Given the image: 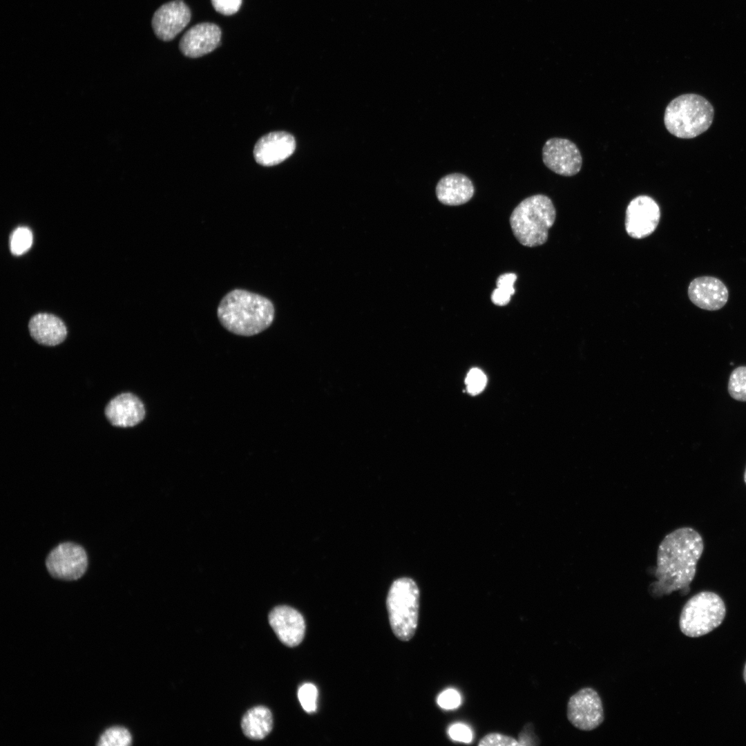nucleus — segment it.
<instances>
[{
	"label": "nucleus",
	"mask_w": 746,
	"mask_h": 746,
	"mask_svg": "<svg viewBox=\"0 0 746 746\" xmlns=\"http://www.w3.org/2000/svg\"><path fill=\"white\" fill-rule=\"evenodd\" d=\"M703 550L702 536L692 528L682 527L667 534L658 548L656 580L649 587L651 595L661 597L689 589Z\"/></svg>",
	"instance_id": "f257e3e1"
},
{
	"label": "nucleus",
	"mask_w": 746,
	"mask_h": 746,
	"mask_svg": "<svg viewBox=\"0 0 746 746\" xmlns=\"http://www.w3.org/2000/svg\"><path fill=\"white\" fill-rule=\"evenodd\" d=\"M274 307L267 298L242 289L228 292L220 300L217 315L230 332L244 336L267 329L274 318Z\"/></svg>",
	"instance_id": "f03ea898"
},
{
	"label": "nucleus",
	"mask_w": 746,
	"mask_h": 746,
	"mask_svg": "<svg viewBox=\"0 0 746 746\" xmlns=\"http://www.w3.org/2000/svg\"><path fill=\"white\" fill-rule=\"evenodd\" d=\"M555 218V208L550 198L537 194L525 198L514 209L510 224L519 243L533 247L546 242Z\"/></svg>",
	"instance_id": "7ed1b4c3"
},
{
	"label": "nucleus",
	"mask_w": 746,
	"mask_h": 746,
	"mask_svg": "<svg viewBox=\"0 0 746 746\" xmlns=\"http://www.w3.org/2000/svg\"><path fill=\"white\" fill-rule=\"evenodd\" d=\"M714 111L711 104L701 95L683 94L667 106L664 124L673 135L682 139L694 138L711 125Z\"/></svg>",
	"instance_id": "20e7f679"
},
{
	"label": "nucleus",
	"mask_w": 746,
	"mask_h": 746,
	"mask_svg": "<svg viewBox=\"0 0 746 746\" xmlns=\"http://www.w3.org/2000/svg\"><path fill=\"white\" fill-rule=\"evenodd\" d=\"M390 624L401 641L411 640L416 632L419 611V590L410 577H401L392 584L386 600Z\"/></svg>",
	"instance_id": "39448f33"
},
{
	"label": "nucleus",
	"mask_w": 746,
	"mask_h": 746,
	"mask_svg": "<svg viewBox=\"0 0 746 746\" xmlns=\"http://www.w3.org/2000/svg\"><path fill=\"white\" fill-rule=\"evenodd\" d=\"M726 608L722 598L711 591H701L684 605L679 620L683 634L697 638L716 629L723 621Z\"/></svg>",
	"instance_id": "423d86ee"
},
{
	"label": "nucleus",
	"mask_w": 746,
	"mask_h": 746,
	"mask_svg": "<svg viewBox=\"0 0 746 746\" xmlns=\"http://www.w3.org/2000/svg\"><path fill=\"white\" fill-rule=\"evenodd\" d=\"M46 566L50 575L62 580L80 578L88 567V557L84 548L74 542H63L48 555Z\"/></svg>",
	"instance_id": "0eeeda50"
},
{
	"label": "nucleus",
	"mask_w": 746,
	"mask_h": 746,
	"mask_svg": "<svg viewBox=\"0 0 746 746\" xmlns=\"http://www.w3.org/2000/svg\"><path fill=\"white\" fill-rule=\"evenodd\" d=\"M567 718L582 731H591L600 726L604 720V711L597 692L586 687L573 695L567 704Z\"/></svg>",
	"instance_id": "6e6552de"
},
{
	"label": "nucleus",
	"mask_w": 746,
	"mask_h": 746,
	"mask_svg": "<svg viewBox=\"0 0 746 746\" xmlns=\"http://www.w3.org/2000/svg\"><path fill=\"white\" fill-rule=\"evenodd\" d=\"M660 218V210L657 202L648 195H638L629 202L626 209L627 233L633 238H646L656 229Z\"/></svg>",
	"instance_id": "1a4fd4ad"
},
{
	"label": "nucleus",
	"mask_w": 746,
	"mask_h": 746,
	"mask_svg": "<svg viewBox=\"0 0 746 746\" xmlns=\"http://www.w3.org/2000/svg\"><path fill=\"white\" fill-rule=\"evenodd\" d=\"M543 162L554 173L573 176L582 168V157L578 147L572 141L560 137L548 140L542 149Z\"/></svg>",
	"instance_id": "9d476101"
},
{
	"label": "nucleus",
	"mask_w": 746,
	"mask_h": 746,
	"mask_svg": "<svg viewBox=\"0 0 746 746\" xmlns=\"http://www.w3.org/2000/svg\"><path fill=\"white\" fill-rule=\"evenodd\" d=\"M191 14L182 0H174L160 6L154 13L152 27L161 40L173 39L189 23Z\"/></svg>",
	"instance_id": "9b49d317"
},
{
	"label": "nucleus",
	"mask_w": 746,
	"mask_h": 746,
	"mask_svg": "<svg viewBox=\"0 0 746 746\" xmlns=\"http://www.w3.org/2000/svg\"><path fill=\"white\" fill-rule=\"evenodd\" d=\"M268 620L283 644L294 647L302 642L305 633V621L296 609L286 605L276 606L270 611Z\"/></svg>",
	"instance_id": "f8f14e48"
},
{
	"label": "nucleus",
	"mask_w": 746,
	"mask_h": 746,
	"mask_svg": "<svg viewBox=\"0 0 746 746\" xmlns=\"http://www.w3.org/2000/svg\"><path fill=\"white\" fill-rule=\"evenodd\" d=\"M687 292L693 304L707 311L720 309L729 298V291L724 283L709 276H699L692 280Z\"/></svg>",
	"instance_id": "ddd939ff"
},
{
	"label": "nucleus",
	"mask_w": 746,
	"mask_h": 746,
	"mask_svg": "<svg viewBox=\"0 0 746 746\" xmlns=\"http://www.w3.org/2000/svg\"><path fill=\"white\" fill-rule=\"evenodd\" d=\"M221 36V30L218 25L209 22L200 23L190 28L184 34L179 48L186 57H200L218 48Z\"/></svg>",
	"instance_id": "4468645a"
},
{
	"label": "nucleus",
	"mask_w": 746,
	"mask_h": 746,
	"mask_svg": "<svg viewBox=\"0 0 746 746\" xmlns=\"http://www.w3.org/2000/svg\"><path fill=\"white\" fill-rule=\"evenodd\" d=\"M105 417L116 427L128 428L141 423L146 415L143 402L135 394L123 392L111 399L105 407Z\"/></svg>",
	"instance_id": "2eb2a0df"
},
{
	"label": "nucleus",
	"mask_w": 746,
	"mask_h": 746,
	"mask_svg": "<svg viewBox=\"0 0 746 746\" xmlns=\"http://www.w3.org/2000/svg\"><path fill=\"white\" fill-rule=\"evenodd\" d=\"M295 149L293 135L284 131L272 132L258 140L254 146V157L259 164L270 166L288 158Z\"/></svg>",
	"instance_id": "dca6fc26"
},
{
	"label": "nucleus",
	"mask_w": 746,
	"mask_h": 746,
	"mask_svg": "<svg viewBox=\"0 0 746 746\" xmlns=\"http://www.w3.org/2000/svg\"><path fill=\"white\" fill-rule=\"evenodd\" d=\"M475 188L465 175L454 173L441 178L436 186L438 200L446 205L457 206L468 202L473 196Z\"/></svg>",
	"instance_id": "f3484780"
},
{
	"label": "nucleus",
	"mask_w": 746,
	"mask_h": 746,
	"mask_svg": "<svg viewBox=\"0 0 746 746\" xmlns=\"http://www.w3.org/2000/svg\"><path fill=\"white\" fill-rule=\"evenodd\" d=\"M32 338L46 346H55L62 343L67 335L64 323L57 316L39 313L33 316L28 323Z\"/></svg>",
	"instance_id": "a211bd4d"
},
{
	"label": "nucleus",
	"mask_w": 746,
	"mask_h": 746,
	"mask_svg": "<svg viewBox=\"0 0 746 746\" xmlns=\"http://www.w3.org/2000/svg\"><path fill=\"white\" fill-rule=\"evenodd\" d=\"M241 727L247 738L251 740H262L272 730V714L266 707H254L243 716Z\"/></svg>",
	"instance_id": "6ab92c4d"
},
{
	"label": "nucleus",
	"mask_w": 746,
	"mask_h": 746,
	"mask_svg": "<svg viewBox=\"0 0 746 746\" xmlns=\"http://www.w3.org/2000/svg\"><path fill=\"white\" fill-rule=\"evenodd\" d=\"M516 280L517 275L513 273L504 274L498 277L497 288L491 294V300L495 305L504 306L510 302L511 296L515 293L513 285Z\"/></svg>",
	"instance_id": "aec40b11"
},
{
	"label": "nucleus",
	"mask_w": 746,
	"mask_h": 746,
	"mask_svg": "<svg viewBox=\"0 0 746 746\" xmlns=\"http://www.w3.org/2000/svg\"><path fill=\"white\" fill-rule=\"evenodd\" d=\"M728 392L734 399L746 401V366H739L731 373Z\"/></svg>",
	"instance_id": "412c9836"
},
{
	"label": "nucleus",
	"mask_w": 746,
	"mask_h": 746,
	"mask_svg": "<svg viewBox=\"0 0 746 746\" xmlns=\"http://www.w3.org/2000/svg\"><path fill=\"white\" fill-rule=\"evenodd\" d=\"M131 743L132 737L128 729L122 727H112L102 734L97 745L128 746Z\"/></svg>",
	"instance_id": "4be33fe9"
},
{
	"label": "nucleus",
	"mask_w": 746,
	"mask_h": 746,
	"mask_svg": "<svg viewBox=\"0 0 746 746\" xmlns=\"http://www.w3.org/2000/svg\"><path fill=\"white\" fill-rule=\"evenodd\" d=\"M32 244V233L26 227L17 228L10 236V249L14 255L19 256L24 254L30 248Z\"/></svg>",
	"instance_id": "5701e85b"
},
{
	"label": "nucleus",
	"mask_w": 746,
	"mask_h": 746,
	"mask_svg": "<svg viewBox=\"0 0 746 746\" xmlns=\"http://www.w3.org/2000/svg\"><path fill=\"white\" fill-rule=\"evenodd\" d=\"M318 691L312 683L306 682L298 689V698L303 709L309 714L316 712Z\"/></svg>",
	"instance_id": "b1692460"
},
{
	"label": "nucleus",
	"mask_w": 746,
	"mask_h": 746,
	"mask_svg": "<svg viewBox=\"0 0 746 746\" xmlns=\"http://www.w3.org/2000/svg\"><path fill=\"white\" fill-rule=\"evenodd\" d=\"M466 384L470 394L472 395L477 394L484 389L486 384V376L481 370L473 368L467 374Z\"/></svg>",
	"instance_id": "393cba45"
},
{
	"label": "nucleus",
	"mask_w": 746,
	"mask_h": 746,
	"mask_svg": "<svg viewBox=\"0 0 746 746\" xmlns=\"http://www.w3.org/2000/svg\"><path fill=\"white\" fill-rule=\"evenodd\" d=\"M479 746H516L519 742L514 738L499 733H490L479 742Z\"/></svg>",
	"instance_id": "a878e982"
},
{
	"label": "nucleus",
	"mask_w": 746,
	"mask_h": 746,
	"mask_svg": "<svg viewBox=\"0 0 746 746\" xmlns=\"http://www.w3.org/2000/svg\"><path fill=\"white\" fill-rule=\"evenodd\" d=\"M214 9L223 15L236 13L242 4V0H211Z\"/></svg>",
	"instance_id": "bb28decb"
},
{
	"label": "nucleus",
	"mask_w": 746,
	"mask_h": 746,
	"mask_svg": "<svg viewBox=\"0 0 746 746\" xmlns=\"http://www.w3.org/2000/svg\"><path fill=\"white\" fill-rule=\"evenodd\" d=\"M461 702L459 694L455 689H449L442 692L437 698L438 705L444 709H450L457 707Z\"/></svg>",
	"instance_id": "cd10ccee"
},
{
	"label": "nucleus",
	"mask_w": 746,
	"mask_h": 746,
	"mask_svg": "<svg viewBox=\"0 0 746 746\" xmlns=\"http://www.w3.org/2000/svg\"><path fill=\"white\" fill-rule=\"evenodd\" d=\"M450 736L457 740L463 743H470L472 740V733L470 729L466 725L462 724H455L452 725L448 730Z\"/></svg>",
	"instance_id": "c85d7f7f"
},
{
	"label": "nucleus",
	"mask_w": 746,
	"mask_h": 746,
	"mask_svg": "<svg viewBox=\"0 0 746 746\" xmlns=\"http://www.w3.org/2000/svg\"><path fill=\"white\" fill-rule=\"evenodd\" d=\"M532 724L528 723L524 727L519 736V745H537L536 737L533 733Z\"/></svg>",
	"instance_id": "c756f323"
},
{
	"label": "nucleus",
	"mask_w": 746,
	"mask_h": 746,
	"mask_svg": "<svg viewBox=\"0 0 746 746\" xmlns=\"http://www.w3.org/2000/svg\"><path fill=\"white\" fill-rule=\"evenodd\" d=\"M743 678H744L745 682L746 683V664L745 665V668H744V671H743Z\"/></svg>",
	"instance_id": "7c9ffc66"
},
{
	"label": "nucleus",
	"mask_w": 746,
	"mask_h": 746,
	"mask_svg": "<svg viewBox=\"0 0 746 746\" xmlns=\"http://www.w3.org/2000/svg\"><path fill=\"white\" fill-rule=\"evenodd\" d=\"M744 481H745V483L746 484V468H745V472H744Z\"/></svg>",
	"instance_id": "2f4dec72"
}]
</instances>
